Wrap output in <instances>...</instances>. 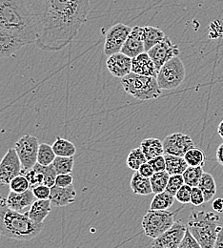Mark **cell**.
<instances>
[{
  "instance_id": "cell-1",
  "label": "cell",
  "mask_w": 223,
  "mask_h": 248,
  "mask_svg": "<svg viewBox=\"0 0 223 248\" xmlns=\"http://www.w3.org/2000/svg\"><path fill=\"white\" fill-rule=\"evenodd\" d=\"M34 23L36 45L46 52L68 46L87 21L90 0H24Z\"/></svg>"
},
{
  "instance_id": "cell-2",
  "label": "cell",
  "mask_w": 223,
  "mask_h": 248,
  "mask_svg": "<svg viewBox=\"0 0 223 248\" xmlns=\"http://www.w3.org/2000/svg\"><path fill=\"white\" fill-rule=\"evenodd\" d=\"M0 30L15 35L26 45L36 43L32 15L24 0H0Z\"/></svg>"
},
{
  "instance_id": "cell-3",
  "label": "cell",
  "mask_w": 223,
  "mask_h": 248,
  "mask_svg": "<svg viewBox=\"0 0 223 248\" xmlns=\"http://www.w3.org/2000/svg\"><path fill=\"white\" fill-rule=\"evenodd\" d=\"M44 228V222L38 223L30 218L28 212L22 213L11 209L6 199L0 197V234L17 241H31Z\"/></svg>"
},
{
  "instance_id": "cell-4",
  "label": "cell",
  "mask_w": 223,
  "mask_h": 248,
  "mask_svg": "<svg viewBox=\"0 0 223 248\" xmlns=\"http://www.w3.org/2000/svg\"><path fill=\"white\" fill-rule=\"evenodd\" d=\"M221 217L216 212L192 211L187 228L196 239L201 248H215Z\"/></svg>"
},
{
  "instance_id": "cell-5",
  "label": "cell",
  "mask_w": 223,
  "mask_h": 248,
  "mask_svg": "<svg viewBox=\"0 0 223 248\" xmlns=\"http://www.w3.org/2000/svg\"><path fill=\"white\" fill-rule=\"evenodd\" d=\"M121 85L126 93L141 101L156 99L161 94L156 77L142 76L132 72L121 78Z\"/></svg>"
},
{
  "instance_id": "cell-6",
  "label": "cell",
  "mask_w": 223,
  "mask_h": 248,
  "mask_svg": "<svg viewBox=\"0 0 223 248\" xmlns=\"http://www.w3.org/2000/svg\"><path fill=\"white\" fill-rule=\"evenodd\" d=\"M185 76V66L178 56L168 61L160 68L157 79L161 90H173L182 84Z\"/></svg>"
},
{
  "instance_id": "cell-7",
  "label": "cell",
  "mask_w": 223,
  "mask_h": 248,
  "mask_svg": "<svg viewBox=\"0 0 223 248\" xmlns=\"http://www.w3.org/2000/svg\"><path fill=\"white\" fill-rule=\"evenodd\" d=\"M176 213L168 210L149 209L141 223L145 235L152 239L160 237L174 224Z\"/></svg>"
},
{
  "instance_id": "cell-8",
  "label": "cell",
  "mask_w": 223,
  "mask_h": 248,
  "mask_svg": "<svg viewBox=\"0 0 223 248\" xmlns=\"http://www.w3.org/2000/svg\"><path fill=\"white\" fill-rule=\"evenodd\" d=\"M37 138L30 134L22 136L15 143V149L19 156L22 164V170H28L37 162V154L39 148Z\"/></svg>"
},
{
  "instance_id": "cell-9",
  "label": "cell",
  "mask_w": 223,
  "mask_h": 248,
  "mask_svg": "<svg viewBox=\"0 0 223 248\" xmlns=\"http://www.w3.org/2000/svg\"><path fill=\"white\" fill-rule=\"evenodd\" d=\"M132 29V27L123 23H118L112 26L105 34L104 54L109 57L116 53L121 52V49Z\"/></svg>"
},
{
  "instance_id": "cell-10",
  "label": "cell",
  "mask_w": 223,
  "mask_h": 248,
  "mask_svg": "<svg viewBox=\"0 0 223 248\" xmlns=\"http://www.w3.org/2000/svg\"><path fill=\"white\" fill-rule=\"evenodd\" d=\"M22 172V164L15 148H10L0 161V184L9 186Z\"/></svg>"
},
{
  "instance_id": "cell-11",
  "label": "cell",
  "mask_w": 223,
  "mask_h": 248,
  "mask_svg": "<svg viewBox=\"0 0 223 248\" xmlns=\"http://www.w3.org/2000/svg\"><path fill=\"white\" fill-rule=\"evenodd\" d=\"M22 175H24L30 183L31 188L40 185L52 186H55L56 178L58 176L53 163L48 166H44L36 162L32 168L28 170H22Z\"/></svg>"
},
{
  "instance_id": "cell-12",
  "label": "cell",
  "mask_w": 223,
  "mask_h": 248,
  "mask_svg": "<svg viewBox=\"0 0 223 248\" xmlns=\"http://www.w3.org/2000/svg\"><path fill=\"white\" fill-rule=\"evenodd\" d=\"M187 225L180 220L175 221L174 224L160 237L154 239L150 247L155 248H178L186 232Z\"/></svg>"
},
{
  "instance_id": "cell-13",
  "label": "cell",
  "mask_w": 223,
  "mask_h": 248,
  "mask_svg": "<svg viewBox=\"0 0 223 248\" xmlns=\"http://www.w3.org/2000/svg\"><path fill=\"white\" fill-rule=\"evenodd\" d=\"M164 154L184 156L194 147V142L190 136L183 133H174L163 140Z\"/></svg>"
},
{
  "instance_id": "cell-14",
  "label": "cell",
  "mask_w": 223,
  "mask_h": 248,
  "mask_svg": "<svg viewBox=\"0 0 223 248\" xmlns=\"http://www.w3.org/2000/svg\"><path fill=\"white\" fill-rule=\"evenodd\" d=\"M149 56L155 63L158 72L160 68L171 59L178 57L180 53L178 46L174 44L169 37H165L160 43L151 48L148 52Z\"/></svg>"
},
{
  "instance_id": "cell-15",
  "label": "cell",
  "mask_w": 223,
  "mask_h": 248,
  "mask_svg": "<svg viewBox=\"0 0 223 248\" xmlns=\"http://www.w3.org/2000/svg\"><path fill=\"white\" fill-rule=\"evenodd\" d=\"M121 52L132 59L145 52L143 27L141 26L133 27L121 49Z\"/></svg>"
},
{
  "instance_id": "cell-16",
  "label": "cell",
  "mask_w": 223,
  "mask_h": 248,
  "mask_svg": "<svg viewBox=\"0 0 223 248\" xmlns=\"http://www.w3.org/2000/svg\"><path fill=\"white\" fill-rule=\"evenodd\" d=\"M106 66L114 77L122 78L132 73V58L122 52H119L109 56Z\"/></svg>"
},
{
  "instance_id": "cell-17",
  "label": "cell",
  "mask_w": 223,
  "mask_h": 248,
  "mask_svg": "<svg viewBox=\"0 0 223 248\" xmlns=\"http://www.w3.org/2000/svg\"><path fill=\"white\" fill-rule=\"evenodd\" d=\"M26 44L15 35L0 30V59H7L15 56Z\"/></svg>"
},
{
  "instance_id": "cell-18",
  "label": "cell",
  "mask_w": 223,
  "mask_h": 248,
  "mask_svg": "<svg viewBox=\"0 0 223 248\" xmlns=\"http://www.w3.org/2000/svg\"><path fill=\"white\" fill-rule=\"evenodd\" d=\"M76 191L74 186L59 187L54 186L51 187V195L49 200L52 202L53 206L62 207L69 204H72L75 202Z\"/></svg>"
},
{
  "instance_id": "cell-19",
  "label": "cell",
  "mask_w": 223,
  "mask_h": 248,
  "mask_svg": "<svg viewBox=\"0 0 223 248\" xmlns=\"http://www.w3.org/2000/svg\"><path fill=\"white\" fill-rule=\"evenodd\" d=\"M35 200L32 188H30L20 193L11 191L6 199V203L11 209L22 212L25 208L30 207Z\"/></svg>"
},
{
  "instance_id": "cell-20",
  "label": "cell",
  "mask_w": 223,
  "mask_h": 248,
  "mask_svg": "<svg viewBox=\"0 0 223 248\" xmlns=\"http://www.w3.org/2000/svg\"><path fill=\"white\" fill-rule=\"evenodd\" d=\"M132 72L148 77L157 78L158 76L157 67L149 54L146 52L132 59Z\"/></svg>"
},
{
  "instance_id": "cell-21",
  "label": "cell",
  "mask_w": 223,
  "mask_h": 248,
  "mask_svg": "<svg viewBox=\"0 0 223 248\" xmlns=\"http://www.w3.org/2000/svg\"><path fill=\"white\" fill-rule=\"evenodd\" d=\"M52 210V202L48 200H35L30 209L28 211V215L31 219L35 222L42 223L45 218L48 217Z\"/></svg>"
},
{
  "instance_id": "cell-22",
  "label": "cell",
  "mask_w": 223,
  "mask_h": 248,
  "mask_svg": "<svg viewBox=\"0 0 223 248\" xmlns=\"http://www.w3.org/2000/svg\"><path fill=\"white\" fill-rule=\"evenodd\" d=\"M130 186L135 195L148 196L153 193L150 179L142 176L138 171H134Z\"/></svg>"
},
{
  "instance_id": "cell-23",
  "label": "cell",
  "mask_w": 223,
  "mask_h": 248,
  "mask_svg": "<svg viewBox=\"0 0 223 248\" xmlns=\"http://www.w3.org/2000/svg\"><path fill=\"white\" fill-rule=\"evenodd\" d=\"M140 148L142 149L147 160H150L158 155H164L163 142L155 138L145 139L140 143Z\"/></svg>"
},
{
  "instance_id": "cell-24",
  "label": "cell",
  "mask_w": 223,
  "mask_h": 248,
  "mask_svg": "<svg viewBox=\"0 0 223 248\" xmlns=\"http://www.w3.org/2000/svg\"><path fill=\"white\" fill-rule=\"evenodd\" d=\"M166 160V171L169 175H182L189 166L184 156L164 154Z\"/></svg>"
},
{
  "instance_id": "cell-25",
  "label": "cell",
  "mask_w": 223,
  "mask_h": 248,
  "mask_svg": "<svg viewBox=\"0 0 223 248\" xmlns=\"http://www.w3.org/2000/svg\"><path fill=\"white\" fill-rule=\"evenodd\" d=\"M143 36H144V45L145 52H148L151 48L162 41L166 35L164 31H161L160 28L154 26H145L143 27Z\"/></svg>"
},
{
  "instance_id": "cell-26",
  "label": "cell",
  "mask_w": 223,
  "mask_h": 248,
  "mask_svg": "<svg viewBox=\"0 0 223 248\" xmlns=\"http://www.w3.org/2000/svg\"><path fill=\"white\" fill-rule=\"evenodd\" d=\"M197 186L200 188L204 195L205 202H209L210 201H212L217 194V185L215 178L209 173H203V176Z\"/></svg>"
},
{
  "instance_id": "cell-27",
  "label": "cell",
  "mask_w": 223,
  "mask_h": 248,
  "mask_svg": "<svg viewBox=\"0 0 223 248\" xmlns=\"http://www.w3.org/2000/svg\"><path fill=\"white\" fill-rule=\"evenodd\" d=\"M176 197L167 191H163L155 195L150 204V209L153 210H168L175 202Z\"/></svg>"
},
{
  "instance_id": "cell-28",
  "label": "cell",
  "mask_w": 223,
  "mask_h": 248,
  "mask_svg": "<svg viewBox=\"0 0 223 248\" xmlns=\"http://www.w3.org/2000/svg\"><path fill=\"white\" fill-rule=\"evenodd\" d=\"M53 149L56 155L60 156H74L76 153L75 145L72 141L60 137H57L53 144Z\"/></svg>"
},
{
  "instance_id": "cell-29",
  "label": "cell",
  "mask_w": 223,
  "mask_h": 248,
  "mask_svg": "<svg viewBox=\"0 0 223 248\" xmlns=\"http://www.w3.org/2000/svg\"><path fill=\"white\" fill-rule=\"evenodd\" d=\"M53 166L58 175L59 174H70L74 170V159L73 156H60L57 155Z\"/></svg>"
},
{
  "instance_id": "cell-30",
  "label": "cell",
  "mask_w": 223,
  "mask_h": 248,
  "mask_svg": "<svg viewBox=\"0 0 223 248\" xmlns=\"http://www.w3.org/2000/svg\"><path fill=\"white\" fill-rule=\"evenodd\" d=\"M203 173L204 170L202 166H188L182 174L185 185H188L191 187L198 186Z\"/></svg>"
},
{
  "instance_id": "cell-31",
  "label": "cell",
  "mask_w": 223,
  "mask_h": 248,
  "mask_svg": "<svg viewBox=\"0 0 223 248\" xmlns=\"http://www.w3.org/2000/svg\"><path fill=\"white\" fill-rule=\"evenodd\" d=\"M147 158L144 155L142 149L140 148V146L138 148H134L133 149L127 156V160H126V164L130 169H132L133 171H138V169L140 168V166L147 162Z\"/></svg>"
},
{
  "instance_id": "cell-32",
  "label": "cell",
  "mask_w": 223,
  "mask_h": 248,
  "mask_svg": "<svg viewBox=\"0 0 223 248\" xmlns=\"http://www.w3.org/2000/svg\"><path fill=\"white\" fill-rule=\"evenodd\" d=\"M56 153L53 149V146L47 144V143H41L38 148V154H37V162L41 165L48 166L51 165L55 158Z\"/></svg>"
},
{
  "instance_id": "cell-33",
  "label": "cell",
  "mask_w": 223,
  "mask_h": 248,
  "mask_svg": "<svg viewBox=\"0 0 223 248\" xmlns=\"http://www.w3.org/2000/svg\"><path fill=\"white\" fill-rule=\"evenodd\" d=\"M169 178H170V175L167 171L155 172L154 175L150 178L153 193L158 194V193L165 191L167 185H168Z\"/></svg>"
},
{
  "instance_id": "cell-34",
  "label": "cell",
  "mask_w": 223,
  "mask_h": 248,
  "mask_svg": "<svg viewBox=\"0 0 223 248\" xmlns=\"http://www.w3.org/2000/svg\"><path fill=\"white\" fill-rule=\"evenodd\" d=\"M184 158L189 166H204L205 155L199 148L193 147L185 155Z\"/></svg>"
},
{
  "instance_id": "cell-35",
  "label": "cell",
  "mask_w": 223,
  "mask_h": 248,
  "mask_svg": "<svg viewBox=\"0 0 223 248\" xmlns=\"http://www.w3.org/2000/svg\"><path fill=\"white\" fill-rule=\"evenodd\" d=\"M9 186H10L11 191L18 192V193L24 192V191H26V190H28V189L31 188L29 181H28L27 178H26L24 175H22V174H20V175L16 176L15 178H14V179L12 180V182L10 183Z\"/></svg>"
},
{
  "instance_id": "cell-36",
  "label": "cell",
  "mask_w": 223,
  "mask_h": 248,
  "mask_svg": "<svg viewBox=\"0 0 223 248\" xmlns=\"http://www.w3.org/2000/svg\"><path fill=\"white\" fill-rule=\"evenodd\" d=\"M185 183H184V179H183L182 175H171L165 191L172 194L173 196H176L178 190Z\"/></svg>"
},
{
  "instance_id": "cell-37",
  "label": "cell",
  "mask_w": 223,
  "mask_h": 248,
  "mask_svg": "<svg viewBox=\"0 0 223 248\" xmlns=\"http://www.w3.org/2000/svg\"><path fill=\"white\" fill-rule=\"evenodd\" d=\"M192 188L190 186L188 185H183L181 186L177 194H176V200L182 203V204H187V203H191V194H192Z\"/></svg>"
},
{
  "instance_id": "cell-38",
  "label": "cell",
  "mask_w": 223,
  "mask_h": 248,
  "mask_svg": "<svg viewBox=\"0 0 223 248\" xmlns=\"http://www.w3.org/2000/svg\"><path fill=\"white\" fill-rule=\"evenodd\" d=\"M32 193L36 200H48L51 195V187L45 185L34 186L32 188Z\"/></svg>"
},
{
  "instance_id": "cell-39",
  "label": "cell",
  "mask_w": 223,
  "mask_h": 248,
  "mask_svg": "<svg viewBox=\"0 0 223 248\" xmlns=\"http://www.w3.org/2000/svg\"><path fill=\"white\" fill-rule=\"evenodd\" d=\"M200 245L196 241V239L193 236L190 230L187 228L184 234V237L181 241V244L178 248H199Z\"/></svg>"
},
{
  "instance_id": "cell-40",
  "label": "cell",
  "mask_w": 223,
  "mask_h": 248,
  "mask_svg": "<svg viewBox=\"0 0 223 248\" xmlns=\"http://www.w3.org/2000/svg\"><path fill=\"white\" fill-rule=\"evenodd\" d=\"M205 202L204 195L198 186L192 188L191 203L194 206H199Z\"/></svg>"
},
{
  "instance_id": "cell-41",
  "label": "cell",
  "mask_w": 223,
  "mask_h": 248,
  "mask_svg": "<svg viewBox=\"0 0 223 248\" xmlns=\"http://www.w3.org/2000/svg\"><path fill=\"white\" fill-rule=\"evenodd\" d=\"M148 162L152 165L155 172L166 171V160H165L164 155H158V156L148 160Z\"/></svg>"
},
{
  "instance_id": "cell-42",
  "label": "cell",
  "mask_w": 223,
  "mask_h": 248,
  "mask_svg": "<svg viewBox=\"0 0 223 248\" xmlns=\"http://www.w3.org/2000/svg\"><path fill=\"white\" fill-rule=\"evenodd\" d=\"M73 183H74V177L72 173L59 174L56 178L55 186H59V187H68V186H73Z\"/></svg>"
},
{
  "instance_id": "cell-43",
  "label": "cell",
  "mask_w": 223,
  "mask_h": 248,
  "mask_svg": "<svg viewBox=\"0 0 223 248\" xmlns=\"http://www.w3.org/2000/svg\"><path fill=\"white\" fill-rule=\"evenodd\" d=\"M138 172H139L142 176H144V177L150 179V178L154 175L155 170H154V168L152 167V165L147 161V162L143 163V164L140 166V168L138 169Z\"/></svg>"
},
{
  "instance_id": "cell-44",
  "label": "cell",
  "mask_w": 223,
  "mask_h": 248,
  "mask_svg": "<svg viewBox=\"0 0 223 248\" xmlns=\"http://www.w3.org/2000/svg\"><path fill=\"white\" fill-rule=\"evenodd\" d=\"M212 207H213V210L215 212H218V213H223V198H218L216 199L214 202H213V204H212Z\"/></svg>"
},
{
  "instance_id": "cell-45",
  "label": "cell",
  "mask_w": 223,
  "mask_h": 248,
  "mask_svg": "<svg viewBox=\"0 0 223 248\" xmlns=\"http://www.w3.org/2000/svg\"><path fill=\"white\" fill-rule=\"evenodd\" d=\"M215 248H223V225H221V228L218 232L217 240L215 243Z\"/></svg>"
},
{
  "instance_id": "cell-46",
  "label": "cell",
  "mask_w": 223,
  "mask_h": 248,
  "mask_svg": "<svg viewBox=\"0 0 223 248\" xmlns=\"http://www.w3.org/2000/svg\"><path fill=\"white\" fill-rule=\"evenodd\" d=\"M216 157L219 163L223 166V142L218 147L216 152Z\"/></svg>"
},
{
  "instance_id": "cell-47",
  "label": "cell",
  "mask_w": 223,
  "mask_h": 248,
  "mask_svg": "<svg viewBox=\"0 0 223 248\" xmlns=\"http://www.w3.org/2000/svg\"><path fill=\"white\" fill-rule=\"evenodd\" d=\"M218 133L221 136V138L223 140V121L220 124L219 127H218Z\"/></svg>"
}]
</instances>
